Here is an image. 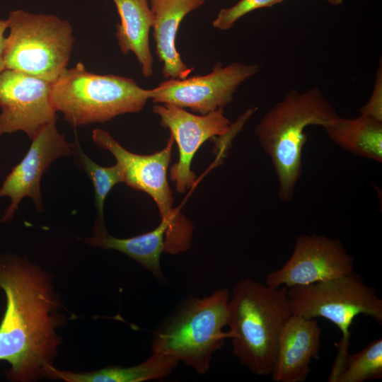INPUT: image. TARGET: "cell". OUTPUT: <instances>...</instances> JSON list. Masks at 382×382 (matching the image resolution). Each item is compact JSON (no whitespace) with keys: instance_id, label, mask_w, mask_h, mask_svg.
I'll return each mask as SVG.
<instances>
[{"instance_id":"cell-21","label":"cell","mask_w":382,"mask_h":382,"mask_svg":"<svg viewBox=\"0 0 382 382\" xmlns=\"http://www.w3.org/2000/svg\"><path fill=\"white\" fill-rule=\"evenodd\" d=\"M382 378V339L378 338L356 354L348 355L335 382H364Z\"/></svg>"},{"instance_id":"cell-9","label":"cell","mask_w":382,"mask_h":382,"mask_svg":"<svg viewBox=\"0 0 382 382\" xmlns=\"http://www.w3.org/2000/svg\"><path fill=\"white\" fill-rule=\"evenodd\" d=\"M259 71L257 64L218 63L205 75L168 79L150 89V100L206 115L231 103L239 86Z\"/></svg>"},{"instance_id":"cell-17","label":"cell","mask_w":382,"mask_h":382,"mask_svg":"<svg viewBox=\"0 0 382 382\" xmlns=\"http://www.w3.org/2000/svg\"><path fill=\"white\" fill-rule=\"evenodd\" d=\"M120 18L116 38L121 52H133L144 77L153 75L154 59L149 45V31L154 18L149 0H112Z\"/></svg>"},{"instance_id":"cell-20","label":"cell","mask_w":382,"mask_h":382,"mask_svg":"<svg viewBox=\"0 0 382 382\" xmlns=\"http://www.w3.org/2000/svg\"><path fill=\"white\" fill-rule=\"evenodd\" d=\"M73 155L90 178L94 187V202L97 212L95 224H104L103 209L105 199L116 184L124 183L122 168L117 163L110 167L99 166L85 154L77 139L74 144Z\"/></svg>"},{"instance_id":"cell-23","label":"cell","mask_w":382,"mask_h":382,"mask_svg":"<svg viewBox=\"0 0 382 382\" xmlns=\"http://www.w3.org/2000/svg\"><path fill=\"white\" fill-rule=\"evenodd\" d=\"M360 115L382 121V63L380 59L376 72L373 90L367 103L360 110Z\"/></svg>"},{"instance_id":"cell-7","label":"cell","mask_w":382,"mask_h":382,"mask_svg":"<svg viewBox=\"0 0 382 382\" xmlns=\"http://www.w3.org/2000/svg\"><path fill=\"white\" fill-rule=\"evenodd\" d=\"M5 68L53 82L66 69L74 37L69 21L52 14L10 12Z\"/></svg>"},{"instance_id":"cell-25","label":"cell","mask_w":382,"mask_h":382,"mask_svg":"<svg viewBox=\"0 0 382 382\" xmlns=\"http://www.w3.org/2000/svg\"><path fill=\"white\" fill-rule=\"evenodd\" d=\"M329 4L333 6L340 5L344 0H326Z\"/></svg>"},{"instance_id":"cell-19","label":"cell","mask_w":382,"mask_h":382,"mask_svg":"<svg viewBox=\"0 0 382 382\" xmlns=\"http://www.w3.org/2000/svg\"><path fill=\"white\" fill-rule=\"evenodd\" d=\"M323 128L329 138L343 149L382 162V121L362 115L354 118L339 116Z\"/></svg>"},{"instance_id":"cell-13","label":"cell","mask_w":382,"mask_h":382,"mask_svg":"<svg viewBox=\"0 0 382 382\" xmlns=\"http://www.w3.org/2000/svg\"><path fill=\"white\" fill-rule=\"evenodd\" d=\"M23 159L12 168L0 187V197H8L11 204L1 219L11 221L21 201L30 197L39 211L43 210L40 190L42 175L50 164L62 156L74 154V144L68 142L53 122L43 127L32 139Z\"/></svg>"},{"instance_id":"cell-18","label":"cell","mask_w":382,"mask_h":382,"mask_svg":"<svg viewBox=\"0 0 382 382\" xmlns=\"http://www.w3.org/2000/svg\"><path fill=\"white\" fill-rule=\"evenodd\" d=\"M178 361L159 352H152L146 361L129 367L108 366L82 373L59 370L52 366L47 378L66 382H141L162 379L177 367Z\"/></svg>"},{"instance_id":"cell-1","label":"cell","mask_w":382,"mask_h":382,"mask_svg":"<svg viewBox=\"0 0 382 382\" xmlns=\"http://www.w3.org/2000/svg\"><path fill=\"white\" fill-rule=\"evenodd\" d=\"M0 289L6 309L0 323V361L13 382L46 378L61 338L57 328L63 321L61 306L49 274L25 257L0 254Z\"/></svg>"},{"instance_id":"cell-8","label":"cell","mask_w":382,"mask_h":382,"mask_svg":"<svg viewBox=\"0 0 382 382\" xmlns=\"http://www.w3.org/2000/svg\"><path fill=\"white\" fill-rule=\"evenodd\" d=\"M96 145L110 151L122 168L124 183L150 195L156 204L161 219L170 228L166 238L165 252L177 254L188 249L192 226L173 207L172 192L167 179L174 142L170 135L166 146L150 155H139L125 149L108 132L96 129L92 132Z\"/></svg>"},{"instance_id":"cell-22","label":"cell","mask_w":382,"mask_h":382,"mask_svg":"<svg viewBox=\"0 0 382 382\" xmlns=\"http://www.w3.org/2000/svg\"><path fill=\"white\" fill-rule=\"evenodd\" d=\"M284 0H240L233 6L222 8L213 21L214 28L221 30L231 28L236 21L246 14L262 8L270 7Z\"/></svg>"},{"instance_id":"cell-5","label":"cell","mask_w":382,"mask_h":382,"mask_svg":"<svg viewBox=\"0 0 382 382\" xmlns=\"http://www.w3.org/2000/svg\"><path fill=\"white\" fill-rule=\"evenodd\" d=\"M51 98L57 112L77 127L140 112L150 99V89L131 78L91 73L78 62L52 83Z\"/></svg>"},{"instance_id":"cell-2","label":"cell","mask_w":382,"mask_h":382,"mask_svg":"<svg viewBox=\"0 0 382 382\" xmlns=\"http://www.w3.org/2000/svg\"><path fill=\"white\" fill-rule=\"evenodd\" d=\"M293 315L288 288L250 279L238 282L228 303L233 354L253 374L270 376L280 335Z\"/></svg>"},{"instance_id":"cell-4","label":"cell","mask_w":382,"mask_h":382,"mask_svg":"<svg viewBox=\"0 0 382 382\" xmlns=\"http://www.w3.org/2000/svg\"><path fill=\"white\" fill-rule=\"evenodd\" d=\"M227 288L218 289L202 298L190 297L155 330L152 352L169 355L205 374L213 354L229 338Z\"/></svg>"},{"instance_id":"cell-11","label":"cell","mask_w":382,"mask_h":382,"mask_svg":"<svg viewBox=\"0 0 382 382\" xmlns=\"http://www.w3.org/2000/svg\"><path fill=\"white\" fill-rule=\"evenodd\" d=\"M354 272V259L342 243L325 236L300 235L289 259L269 272L265 284L287 288L306 286Z\"/></svg>"},{"instance_id":"cell-16","label":"cell","mask_w":382,"mask_h":382,"mask_svg":"<svg viewBox=\"0 0 382 382\" xmlns=\"http://www.w3.org/2000/svg\"><path fill=\"white\" fill-rule=\"evenodd\" d=\"M169 228L168 222L161 219L159 225L149 232L132 238H119L110 235L105 224H94L93 235L82 240L89 245L115 250L127 255L148 270L158 280L164 282L160 257L165 252L166 238Z\"/></svg>"},{"instance_id":"cell-15","label":"cell","mask_w":382,"mask_h":382,"mask_svg":"<svg viewBox=\"0 0 382 382\" xmlns=\"http://www.w3.org/2000/svg\"><path fill=\"white\" fill-rule=\"evenodd\" d=\"M153 14L156 53L166 79H185L192 72L177 50L175 39L183 19L204 0H149Z\"/></svg>"},{"instance_id":"cell-14","label":"cell","mask_w":382,"mask_h":382,"mask_svg":"<svg viewBox=\"0 0 382 382\" xmlns=\"http://www.w3.org/2000/svg\"><path fill=\"white\" fill-rule=\"evenodd\" d=\"M322 329L316 318L293 314L280 335L272 379L276 382H303L310 363L318 357Z\"/></svg>"},{"instance_id":"cell-10","label":"cell","mask_w":382,"mask_h":382,"mask_svg":"<svg viewBox=\"0 0 382 382\" xmlns=\"http://www.w3.org/2000/svg\"><path fill=\"white\" fill-rule=\"evenodd\" d=\"M52 83L16 70L2 71L0 136L21 131L32 139L46 125L56 122Z\"/></svg>"},{"instance_id":"cell-6","label":"cell","mask_w":382,"mask_h":382,"mask_svg":"<svg viewBox=\"0 0 382 382\" xmlns=\"http://www.w3.org/2000/svg\"><path fill=\"white\" fill-rule=\"evenodd\" d=\"M293 314L306 318H323L342 334L328 382H335L349 355V328L359 315L382 323V300L374 288L365 284L352 272L315 284L288 288Z\"/></svg>"},{"instance_id":"cell-12","label":"cell","mask_w":382,"mask_h":382,"mask_svg":"<svg viewBox=\"0 0 382 382\" xmlns=\"http://www.w3.org/2000/svg\"><path fill=\"white\" fill-rule=\"evenodd\" d=\"M153 112L159 116L161 125L169 129L177 144L179 158L170 168V178L177 191L184 192L195 183L191 163L197 151L209 139L224 137L233 125L224 116L222 108L197 115L170 104L156 103Z\"/></svg>"},{"instance_id":"cell-24","label":"cell","mask_w":382,"mask_h":382,"mask_svg":"<svg viewBox=\"0 0 382 382\" xmlns=\"http://www.w3.org/2000/svg\"><path fill=\"white\" fill-rule=\"evenodd\" d=\"M7 29V21L0 19V74L6 69L4 59V51L5 46L4 36L5 31Z\"/></svg>"},{"instance_id":"cell-3","label":"cell","mask_w":382,"mask_h":382,"mask_svg":"<svg viewBox=\"0 0 382 382\" xmlns=\"http://www.w3.org/2000/svg\"><path fill=\"white\" fill-rule=\"evenodd\" d=\"M338 117L318 88L303 92L292 89L257 125L255 134L273 165L282 201L293 198L301 175L306 128L311 125L325 127Z\"/></svg>"}]
</instances>
